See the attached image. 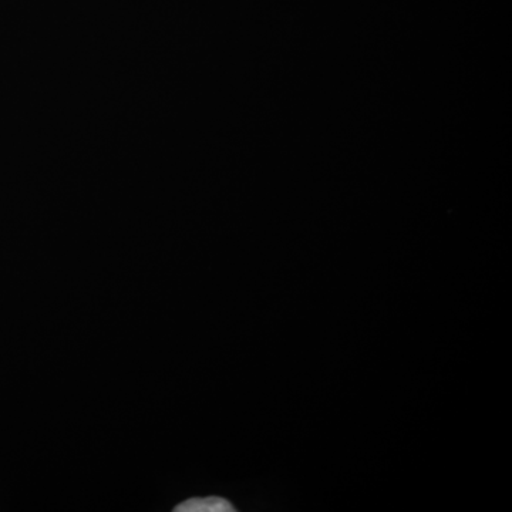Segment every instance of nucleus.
Instances as JSON below:
<instances>
[{
    "label": "nucleus",
    "mask_w": 512,
    "mask_h": 512,
    "mask_svg": "<svg viewBox=\"0 0 512 512\" xmlns=\"http://www.w3.org/2000/svg\"><path fill=\"white\" fill-rule=\"evenodd\" d=\"M177 512H232L235 508L225 498H192L175 508Z\"/></svg>",
    "instance_id": "obj_1"
}]
</instances>
